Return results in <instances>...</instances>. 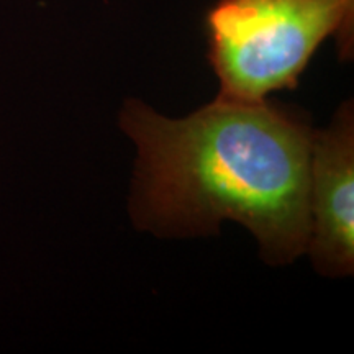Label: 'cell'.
Instances as JSON below:
<instances>
[{"label":"cell","instance_id":"cell-1","mask_svg":"<svg viewBox=\"0 0 354 354\" xmlns=\"http://www.w3.org/2000/svg\"><path fill=\"white\" fill-rule=\"evenodd\" d=\"M123 131L136 143L131 215L159 236L245 225L269 264L307 251L313 130L304 115L268 100L218 95L179 120L127 100Z\"/></svg>","mask_w":354,"mask_h":354},{"label":"cell","instance_id":"cell-2","mask_svg":"<svg viewBox=\"0 0 354 354\" xmlns=\"http://www.w3.org/2000/svg\"><path fill=\"white\" fill-rule=\"evenodd\" d=\"M354 0H218L207 13L220 94L264 100L295 88L326 38L346 33Z\"/></svg>","mask_w":354,"mask_h":354},{"label":"cell","instance_id":"cell-3","mask_svg":"<svg viewBox=\"0 0 354 354\" xmlns=\"http://www.w3.org/2000/svg\"><path fill=\"white\" fill-rule=\"evenodd\" d=\"M307 251L317 271L339 277L354 269V112L344 102L325 130L313 133Z\"/></svg>","mask_w":354,"mask_h":354}]
</instances>
